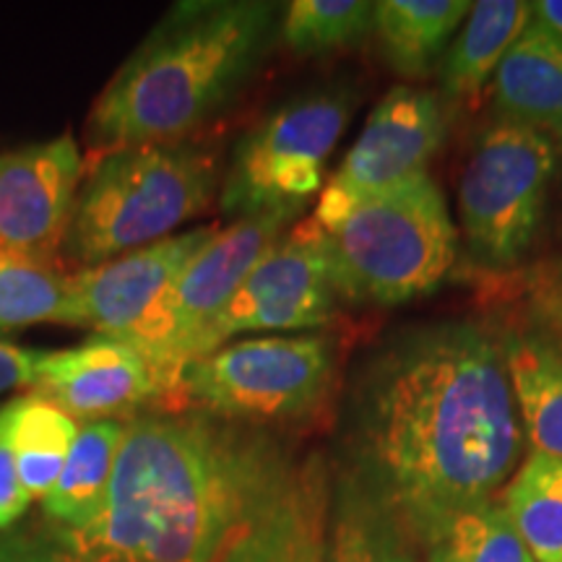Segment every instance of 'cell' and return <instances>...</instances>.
Listing matches in <instances>:
<instances>
[{
	"label": "cell",
	"mask_w": 562,
	"mask_h": 562,
	"mask_svg": "<svg viewBox=\"0 0 562 562\" xmlns=\"http://www.w3.org/2000/svg\"><path fill=\"white\" fill-rule=\"evenodd\" d=\"M344 442L347 476L414 544L442 518L495 501L526 448L501 334L442 318L385 336L349 381Z\"/></svg>",
	"instance_id": "1"
},
{
	"label": "cell",
	"mask_w": 562,
	"mask_h": 562,
	"mask_svg": "<svg viewBox=\"0 0 562 562\" xmlns=\"http://www.w3.org/2000/svg\"><path fill=\"white\" fill-rule=\"evenodd\" d=\"M292 448L201 412L125 422L108 501L81 531H50L81 562H220Z\"/></svg>",
	"instance_id": "2"
},
{
	"label": "cell",
	"mask_w": 562,
	"mask_h": 562,
	"mask_svg": "<svg viewBox=\"0 0 562 562\" xmlns=\"http://www.w3.org/2000/svg\"><path fill=\"white\" fill-rule=\"evenodd\" d=\"M279 21V5L269 0L172 5L91 108V149L188 140L261 70Z\"/></svg>",
	"instance_id": "3"
},
{
	"label": "cell",
	"mask_w": 562,
	"mask_h": 562,
	"mask_svg": "<svg viewBox=\"0 0 562 562\" xmlns=\"http://www.w3.org/2000/svg\"><path fill=\"white\" fill-rule=\"evenodd\" d=\"M313 220L341 302L404 305L438 290L456 266L459 232L430 172L368 195L323 188Z\"/></svg>",
	"instance_id": "4"
},
{
	"label": "cell",
	"mask_w": 562,
	"mask_h": 562,
	"mask_svg": "<svg viewBox=\"0 0 562 562\" xmlns=\"http://www.w3.org/2000/svg\"><path fill=\"white\" fill-rule=\"evenodd\" d=\"M220 186L216 151L191 140L100 154L81 182L63 258L89 269L167 240L211 206Z\"/></svg>",
	"instance_id": "5"
},
{
	"label": "cell",
	"mask_w": 562,
	"mask_h": 562,
	"mask_svg": "<svg viewBox=\"0 0 562 562\" xmlns=\"http://www.w3.org/2000/svg\"><path fill=\"white\" fill-rule=\"evenodd\" d=\"M339 347L321 331L248 336L186 364L167 412L248 427L311 422L331 404Z\"/></svg>",
	"instance_id": "6"
},
{
	"label": "cell",
	"mask_w": 562,
	"mask_h": 562,
	"mask_svg": "<svg viewBox=\"0 0 562 562\" xmlns=\"http://www.w3.org/2000/svg\"><path fill=\"white\" fill-rule=\"evenodd\" d=\"M558 140L495 117L474 140L459 180V220L469 256L490 271L516 269L542 227L558 175Z\"/></svg>",
	"instance_id": "7"
},
{
	"label": "cell",
	"mask_w": 562,
	"mask_h": 562,
	"mask_svg": "<svg viewBox=\"0 0 562 562\" xmlns=\"http://www.w3.org/2000/svg\"><path fill=\"white\" fill-rule=\"evenodd\" d=\"M351 91L313 89L271 110L240 138L222 178V214H263L273 209H305L321 191L323 170L347 131Z\"/></svg>",
	"instance_id": "8"
},
{
	"label": "cell",
	"mask_w": 562,
	"mask_h": 562,
	"mask_svg": "<svg viewBox=\"0 0 562 562\" xmlns=\"http://www.w3.org/2000/svg\"><path fill=\"white\" fill-rule=\"evenodd\" d=\"M302 211L305 209L263 211V214L243 216L220 229L214 240L188 263V269L180 273L159 305L131 334L112 336L149 357L167 393L161 412H167L172 393L178 389L182 351L227 305L252 266L279 243V237L297 222Z\"/></svg>",
	"instance_id": "9"
},
{
	"label": "cell",
	"mask_w": 562,
	"mask_h": 562,
	"mask_svg": "<svg viewBox=\"0 0 562 562\" xmlns=\"http://www.w3.org/2000/svg\"><path fill=\"white\" fill-rule=\"evenodd\" d=\"M339 302L318 222L297 220L193 336L182 351V368L245 334H307L328 326Z\"/></svg>",
	"instance_id": "10"
},
{
	"label": "cell",
	"mask_w": 562,
	"mask_h": 562,
	"mask_svg": "<svg viewBox=\"0 0 562 562\" xmlns=\"http://www.w3.org/2000/svg\"><path fill=\"white\" fill-rule=\"evenodd\" d=\"M81 175L70 133L0 154V252L60 263Z\"/></svg>",
	"instance_id": "11"
},
{
	"label": "cell",
	"mask_w": 562,
	"mask_h": 562,
	"mask_svg": "<svg viewBox=\"0 0 562 562\" xmlns=\"http://www.w3.org/2000/svg\"><path fill=\"white\" fill-rule=\"evenodd\" d=\"M448 131L451 110L446 97L432 89L398 83L370 112L326 191L368 195L427 175Z\"/></svg>",
	"instance_id": "12"
},
{
	"label": "cell",
	"mask_w": 562,
	"mask_h": 562,
	"mask_svg": "<svg viewBox=\"0 0 562 562\" xmlns=\"http://www.w3.org/2000/svg\"><path fill=\"white\" fill-rule=\"evenodd\" d=\"M220 229V224H203L70 273L68 326H87L97 336L131 334Z\"/></svg>",
	"instance_id": "13"
},
{
	"label": "cell",
	"mask_w": 562,
	"mask_h": 562,
	"mask_svg": "<svg viewBox=\"0 0 562 562\" xmlns=\"http://www.w3.org/2000/svg\"><path fill=\"white\" fill-rule=\"evenodd\" d=\"M331 472L321 453H290L220 562H326Z\"/></svg>",
	"instance_id": "14"
},
{
	"label": "cell",
	"mask_w": 562,
	"mask_h": 562,
	"mask_svg": "<svg viewBox=\"0 0 562 562\" xmlns=\"http://www.w3.org/2000/svg\"><path fill=\"white\" fill-rule=\"evenodd\" d=\"M76 422L131 419L165 409V385L144 351L112 336H91L81 347L53 351L32 385Z\"/></svg>",
	"instance_id": "15"
},
{
	"label": "cell",
	"mask_w": 562,
	"mask_h": 562,
	"mask_svg": "<svg viewBox=\"0 0 562 562\" xmlns=\"http://www.w3.org/2000/svg\"><path fill=\"white\" fill-rule=\"evenodd\" d=\"M501 347L531 453L562 459V339L529 321L503 331Z\"/></svg>",
	"instance_id": "16"
},
{
	"label": "cell",
	"mask_w": 562,
	"mask_h": 562,
	"mask_svg": "<svg viewBox=\"0 0 562 562\" xmlns=\"http://www.w3.org/2000/svg\"><path fill=\"white\" fill-rule=\"evenodd\" d=\"M492 81L497 117L562 140V40L547 26L531 19Z\"/></svg>",
	"instance_id": "17"
},
{
	"label": "cell",
	"mask_w": 562,
	"mask_h": 562,
	"mask_svg": "<svg viewBox=\"0 0 562 562\" xmlns=\"http://www.w3.org/2000/svg\"><path fill=\"white\" fill-rule=\"evenodd\" d=\"M128 419L83 422L70 448L66 467L42 501L53 531H81L97 521L108 501L112 472L125 438Z\"/></svg>",
	"instance_id": "18"
},
{
	"label": "cell",
	"mask_w": 562,
	"mask_h": 562,
	"mask_svg": "<svg viewBox=\"0 0 562 562\" xmlns=\"http://www.w3.org/2000/svg\"><path fill=\"white\" fill-rule=\"evenodd\" d=\"M469 11V0H381L372 32L393 74L427 79L440 68Z\"/></svg>",
	"instance_id": "19"
},
{
	"label": "cell",
	"mask_w": 562,
	"mask_h": 562,
	"mask_svg": "<svg viewBox=\"0 0 562 562\" xmlns=\"http://www.w3.org/2000/svg\"><path fill=\"white\" fill-rule=\"evenodd\" d=\"M531 21V3L524 0H480L463 19L438 74L442 97L467 100L480 94L516 40Z\"/></svg>",
	"instance_id": "20"
},
{
	"label": "cell",
	"mask_w": 562,
	"mask_h": 562,
	"mask_svg": "<svg viewBox=\"0 0 562 562\" xmlns=\"http://www.w3.org/2000/svg\"><path fill=\"white\" fill-rule=\"evenodd\" d=\"M79 422L45 398L26 393L0 409V432L9 440L16 469L32 501H45L66 467Z\"/></svg>",
	"instance_id": "21"
},
{
	"label": "cell",
	"mask_w": 562,
	"mask_h": 562,
	"mask_svg": "<svg viewBox=\"0 0 562 562\" xmlns=\"http://www.w3.org/2000/svg\"><path fill=\"white\" fill-rule=\"evenodd\" d=\"M326 562H417V558L396 518L344 474L331 501Z\"/></svg>",
	"instance_id": "22"
},
{
	"label": "cell",
	"mask_w": 562,
	"mask_h": 562,
	"mask_svg": "<svg viewBox=\"0 0 562 562\" xmlns=\"http://www.w3.org/2000/svg\"><path fill=\"white\" fill-rule=\"evenodd\" d=\"M503 505L533 562H562V459L526 456L505 484Z\"/></svg>",
	"instance_id": "23"
},
{
	"label": "cell",
	"mask_w": 562,
	"mask_h": 562,
	"mask_svg": "<svg viewBox=\"0 0 562 562\" xmlns=\"http://www.w3.org/2000/svg\"><path fill=\"white\" fill-rule=\"evenodd\" d=\"M419 544L427 562H533L501 497L442 518Z\"/></svg>",
	"instance_id": "24"
},
{
	"label": "cell",
	"mask_w": 562,
	"mask_h": 562,
	"mask_svg": "<svg viewBox=\"0 0 562 562\" xmlns=\"http://www.w3.org/2000/svg\"><path fill=\"white\" fill-rule=\"evenodd\" d=\"M372 30L375 3L370 0H294L279 21V37L302 58L360 45Z\"/></svg>",
	"instance_id": "25"
},
{
	"label": "cell",
	"mask_w": 562,
	"mask_h": 562,
	"mask_svg": "<svg viewBox=\"0 0 562 562\" xmlns=\"http://www.w3.org/2000/svg\"><path fill=\"white\" fill-rule=\"evenodd\" d=\"M68 277L60 263L0 252V328L68 326Z\"/></svg>",
	"instance_id": "26"
},
{
	"label": "cell",
	"mask_w": 562,
	"mask_h": 562,
	"mask_svg": "<svg viewBox=\"0 0 562 562\" xmlns=\"http://www.w3.org/2000/svg\"><path fill=\"white\" fill-rule=\"evenodd\" d=\"M526 311L533 323L562 339V258L533 266L524 279Z\"/></svg>",
	"instance_id": "27"
},
{
	"label": "cell",
	"mask_w": 562,
	"mask_h": 562,
	"mask_svg": "<svg viewBox=\"0 0 562 562\" xmlns=\"http://www.w3.org/2000/svg\"><path fill=\"white\" fill-rule=\"evenodd\" d=\"M0 562H81L50 533L0 531Z\"/></svg>",
	"instance_id": "28"
},
{
	"label": "cell",
	"mask_w": 562,
	"mask_h": 562,
	"mask_svg": "<svg viewBox=\"0 0 562 562\" xmlns=\"http://www.w3.org/2000/svg\"><path fill=\"white\" fill-rule=\"evenodd\" d=\"M53 357V351L45 349H26L19 344L0 341V393L9 389H21L40 381L42 368Z\"/></svg>",
	"instance_id": "29"
},
{
	"label": "cell",
	"mask_w": 562,
	"mask_h": 562,
	"mask_svg": "<svg viewBox=\"0 0 562 562\" xmlns=\"http://www.w3.org/2000/svg\"><path fill=\"white\" fill-rule=\"evenodd\" d=\"M32 497L21 484L16 459H13L9 440L0 432V531H11L13 524L30 508Z\"/></svg>",
	"instance_id": "30"
},
{
	"label": "cell",
	"mask_w": 562,
	"mask_h": 562,
	"mask_svg": "<svg viewBox=\"0 0 562 562\" xmlns=\"http://www.w3.org/2000/svg\"><path fill=\"white\" fill-rule=\"evenodd\" d=\"M531 19H537L554 37L562 40V0H537V3H531Z\"/></svg>",
	"instance_id": "31"
}]
</instances>
